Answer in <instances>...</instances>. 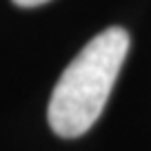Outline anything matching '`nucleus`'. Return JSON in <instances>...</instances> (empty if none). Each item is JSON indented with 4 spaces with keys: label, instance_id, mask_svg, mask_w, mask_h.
<instances>
[{
    "label": "nucleus",
    "instance_id": "nucleus-1",
    "mask_svg": "<svg viewBox=\"0 0 151 151\" xmlns=\"http://www.w3.org/2000/svg\"><path fill=\"white\" fill-rule=\"evenodd\" d=\"M129 51V33L109 27L67 65L49 98L47 118L60 138H78L100 118Z\"/></svg>",
    "mask_w": 151,
    "mask_h": 151
},
{
    "label": "nucleus",
    "instance_id": "nucleus-2",
    "mask_svg": "<svg viewBox=\"0 0 151 151\" xmlns=\"http://www.w3.org/2000/svg\"><path fill=\"white\" fill-rule=\"evenodd\" d=\"M45 2H49V0H14V5L18 7H40Z\"/></svg>",
    "mask_w": 151,
    "mask_h": 151
}]
</instances>
